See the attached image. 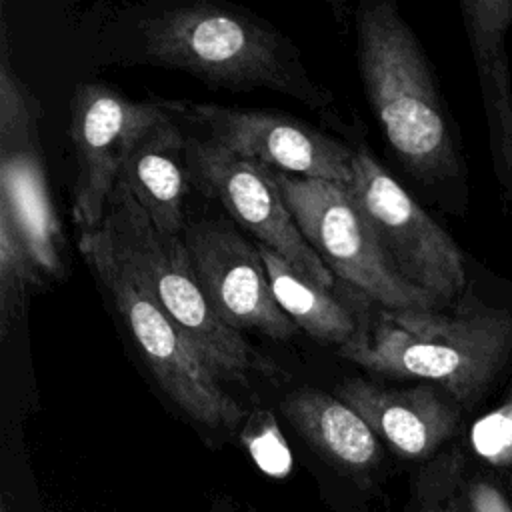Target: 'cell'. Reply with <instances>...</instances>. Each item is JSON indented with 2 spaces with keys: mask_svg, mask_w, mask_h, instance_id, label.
Wrapping results in <instances>:
<instances>
[{
  "mask_svg": "<svg viewBox=\"0 0 512 512\" xmlns=\"http://www.w3.org/2000/svg\"><path fill=\"white\" fill-rule=\"evenodd\" d=\"M512 352V316L490 308L378 310L338 354L370 372L440 386L456 402H474Z\"/></svg>",
  "mask_w": 512,
  "mask_h": 512,
  "instance_id": "cell-1",
  "label": "cell"
},
{
  "mask_svg": "<svg viewBox=\"0 0 512 512\" xmlns=\"http://www.w3.org/2000/svg\"><path fill=\"white\" fill-rule=\"evenodd\" d=\"M140 28L152 62L184 70L210 86L268 88L312 108L332 100L306 74L290 42L248 16L200 2L164 10Z\"/></svg>",
  "mask_w": 512,
  "mask_h": 512,
  "instance_id": "cell-2",
  "label": "cell"
},
{
  "mask_svg": "<svg viewBox=\"0 0 512 512\" xmlns=\"http://www.w3.org/2000/svg\"><path fill=\"white\" fill-rule=\"evenodd\" d=\"M358 62L368 102L396 156L422 178L456 170V154L428 64L394 2L362 4Z\"/></svg>",
  "mask_w": 512,
  "mask_h": 512,
  "instance_id": "cell-3",
  "label": "cell"
},
{
  "mask_svg": "<svg viewBox=\"0 0 512 512\" xmlns=\"http://www.w3.org/2000/svg\"><path fill=\"white\" fill-rule=\"evenodd\" d=\"M78 248L94 278L110 294L134 348L162 392L194 422L236 428L244 416L242 406L222 388V380L106 232L102 228L82 232Z\"/></svg>",
  "mask_w": 512,
  "mask_h": 512,
  "instance_id": "cell-4",
  "label": "cell"
},
{
  "mask_svg": "<svg viewBox=\"0 0 512 512\" xmlns=\"http://www.w3.org/2000/svg\"><path fill=\"white\" fill-rule=\"evenodd\" d=\"M100 228L220 380H246L254 372L276 374V366L214 312L182 236L158 230L122 182L110 194Z\"/></svg>",
  "mask_w": 512,
  "mask_h": 512,
  "instance_id": "cell-5",
  "label": "cell"
},
{
  "mask_svg": "<svg viewBox=\"0 0 512 512\" xmlns=\"http://www.w3.org/2000/svg\"><path fill=\"white\" fill-rule=\"evenodd\" d=\"M270 176L302 236L334 276L382 308H442L436 298L410 286L392 270L348 184L296 178L276 170H270Z\"/></svg>",
  "mask_w": 512,
  "mask_h": 512,
  "instance_id": "cell-6",
  "label": "cell"
},
{
  "mask_svg": "<svg viewBox=\"0 0 512 512\" xmlns=\"http://www.w3.org/2000/svg\"><path fill=\"white\" fill-rule=\"evenodd\" d=\"M348 188L402 280L442 306L462 292L466 272L460 248L366 148L354 152Z\"/></svg>",
  "mask_w": 512,
  "mask_h": 512,
  "instance_id": "cell-7",
  "label": "cell"
},
{
  "mask_svg": "<svg viewBox=\"0 0 512 512\" xmlns=\"http://www.w3.org/2000/svg\"><path fill=\"white\" fill-rule=\"evenodd\" d=\"M36 120V100L10 64L6 28H2L0 208L10 214L42 276H58L64 270V234L50 200Z\"/></svg>",
  "mask_w": 512,
  "mask_h": 512,
  "instance_id": "cell-8",
  "label": "cell"
},
{
  "mask_svg": "<svg viewBox=\"0 0 512 512\" xmlns=\"http://www.w3.org/2000/svg\"><path fill=\"white\" fill-rule=\"evenodd\" d=\"M190 182L208 198H214L256 242L278 252L296 272L332 290L334 274L302 236L288 204L258 162L242 158L208 138H188Z\"/></svg>",
  "mask_w": 512,
  "mask_h": 512,
  "instance_id": "cell-9",
  "label": "cell"
},
{
  "mask_svg": "<svg viewBox=\"0 0 512 512\" xmlns=\"http://www.w3.org/2000/svg\"><path fill=\"white\" fill-rule=\"evenodd\" d=\"M206 130V138L270 170L350 184L354 152L318 128L278 110L236 108L204 102H160Z\"/></svg>",
  "mask_w": 512,
  "mask_h": 512,
  "instance_id": "cell-10",
  "label": "cell"
},
{
  "mask_svg": "<svg viewBox=\"0 0 512 512\" xmlns=\"http://www.w3.org/2000/svg\"><path fill=\"white\" fill-rule=\"evenodd\" d=\"M168 112L160 102H132L120 92L86 82L70 104V140L76 156L72 220L82 232L98 230L110 194L138 138Z\"/></svg>",
  "mask_w": 512,
  "mask_h": 512,
  "instance_id": "cell-11",
  "label": "cell"
},
{
  "mask_svg": "<svg viewBox=\"0 0 512 512\" xmlns=\"http://www.w3.org/2000/svg\"><path fill=\"white\" fill-rule=\"evenodd\" d=\"M182 240L214 312L232 330L288 340L296 324L274 300L258 246L216 220L186 226Z\"/></svg>",
  "mask_w": 512,
  "mask_h": 512,
  "instance_id": "cell-12",
  "label": "cell"
},
{
  "mask_svg": "<svg viewBox=\"0 0 512 512\" xmlns=\"http://www.w3.org/2000/svg\"><path fill=\"white\" fill-rule=\"evenodd\" d=\"M336 396L404 458L430 456L458 426L456 406L436 386L424 382L388 388L364 378H348L338 386Z\"/></svg>",
  "mask_w": 512,
  "mask_h": 512,
  "instance_id": "cell-13",
  "label": "cell"
},
{
  "mask_svg": "<svg viewBox=\"0 0 512 512\" xmlns=\"http://www.w3.org/2000/svg\"><path fill=\"white\" fill-rule=\"evenodd\" d=\"M186 146L188 138L168 112L138 138L118 176L152 224L170 236H182L186 230L184 200L190 186Z\"/></svg>",
  "mask_w": 512,
  "mask_h": 512,
  "instance_id": "cell-14",
  "label": "cell"
},
{
  "mask_svg": "<svg viewBox=\"0 0 512 512\" xmlns=\"http://www.w3.org/2000/svg\"><path fill=\"white\" fill-rule=\"evenodd\" d=\"M294 430L326 460L350 474H366L380 462V442L366 420L338 396L298 388L280 402Z\"/></svg>",
  "mask_w": 512,
  "mask_h": 512,
  "instance_id": "cell-15",
  "label": "cell"
},
{
  "mask_svg": "<svg viewBox=\"0 0 512 512\" xmlns=\"http://www.w3.org/2000/svg\"><path fill=\"white\" fill-rule=\"evenodd\" d=\"M266 276L280 310L318 342L344 346L360 326L356 314L346 302L336 298L328 288L296 272L278 252L256 242Z\"/></svg>",
  "mask_w": 512,
  "mask_h": 512,
  "instance_id": "cell-16",
  "label": "cell"
},
{
  "mask_svg": "<svg viewBox=\"0 0 512 512\" xmlns=\"http://www.w3.org/2000/svg\"><path fill=\"white\" fill-rule=\"evenodd\" d=\"M466 22L470 28V38L474 42V52L484 80H498L494 90H488L486 96L496 98L490 110L496 114V126L500 130L502 156L512 164V100L508 92L506 60L496 54V44L506 30L510 20V2H466Z\"/></svg>",
  "mask_w": 512,
  "mask_h": 512,
  "instance_id": "cell-17",
  "label": "cell"
},
{
  "mask_svg": "<svg viewBox=\"0 0 512 512\" xmlns=\"http://www.w3.org/2000/svg\"><path fill=\"white\" fill-rule=\"evenodd\" d=\"M42 272L32 260L10 214L0 208V334L22 316L26 294L38 286Z\"/></svg>",
  "mask_w": 512,
  "mask_h": 512,
  "instance_id": "cell-18",
  "label": "cell"
},
{
  "mask_svg": "<svg viewBox=\"0 0 512 512\" xmlns=\"http://www.w3.org/2000/svg\"><path fill=\"white\" fill-rule=\"evenodd\" d=\"M464 458L452 450L424 466L414 484V512H468Z\"/></svg>",
  "mask_w": 512,
  "mask_h": 512,
  "instance_id": "cell-19",
  "label": "cell"
},
{
  "mask_svg": "<svg viewBox=\"0 0 512 512\" xmlns=\"http://www.w3.org/2000/svg\"><path fill=\"white\" fill-rule=\"evenodd\" d=\"M474 452L494 466L512 464V390L506 402L482 416L470 432Z\"/></svg>",
  "mask_w": 512,
  "mask_h": 512,
  "instance_id": "cell-20",
  "label": "cell"
},
{
  "mask_svg": "<svg viewBox=\"0 0 512 512\" xmlns=\"http://www.w3.org/2000/svg\"><path fill=\"white\" fill-rule=\"evenodd\" d=\"M244 440L260 470L270 476H284L290 472V450L286 448L284 438L270 414H258V418L248 426Z\"/></svg>",
  "mask_w": 512,
  "mask_h": 512,
  "instance_id": "cell-21",
  "label": "cell"
},
{
  "mask_svg": "<svg viewBox=\"0 0 512 512\" xmlns=\"http://www.w3.org/2000/svg\"><path fill=\"white\" fill-rule=\"evenodd\" d=\"M464 498L468 512H512V504L502 488L484 476H466Z\"/></svg>",
  "mask_w": 512,
  "mask_h": 512,
  "instance_id": "cell-22",
  "label": "cell"
},
{
  "mask_svg": "<svg viewBox=\"0 0 512 512\" xmlns=\"http://www.w3.org/2000/svg\"><path fill=\"white\" fill-rule=\"evenodd\" d=\"M220 512H224V510H220Z\"/></svg>",
  "mask_w": 512,
  "mask_h": 512,
  "instance_id": "cell-23",
  "label": "cell"
}]
</instances>
